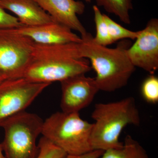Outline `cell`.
Returning <instances> with one entry per match:
<instances>
[{
    "label": "cell",
    "mask_w": 158,
    "mask_h": 158,
    "mask_svg": "<svg viewBox=\"0 0 158 158\" xmlns=\"http://www.w3.org/2000/svg\"><path fill=\"white\" fill-rule=\"evenodd\" d=\"M79 43H35L30 61L19 78L51 84L87 73L92 68L89 60L81 55Z\"/></svg>",
    "instance_id": "cell-1"
},
{
    "label": "cell",
    "mask_w": 158,
    "mask_h": 158,
    "mask_svg": "<svg viewBox=\"0 0 158 158\" xmlns=\"http://www.w3.org/2000/svg\"><path fill=\"white\" fill-rule=\"evenodd\" d=\"M81 37L79 50L96 73L94 79L99 90L113 92L126 86L135 69L127 55L130 40H122L116 48H110L98 44L88 32Z\"/></svg>",
    "instance_id": "cell-2"
},
{
    "label": "cell",
    "mask_w": 158,
    "mask_h": 158,
    "mask_svg": "<svg viewBox=\"0 0 158 158\" xmlns=\"http://www.w3.org/2000/svg\"><path fill=\"white\" fill-rule=\"evenodd\" d=\"M94 120L90 137L93 150L118 149L123 143L119 138L128 125L141 123L139 110L134 98L130 97L106 103L96 104L91 114Z\"/></svg>",
    "instance_id": "cell-3"
},
{
    "label": "cell",
    "mask_w": 158,
    "mask_h": 158,
    "mask_svg": "<svg viewBox=\"0 0 158 158\" xmlns=\"http://www.w3.org/2000/svg\"><path fill=\"white\" fill-rule=\"evenodd\" d=\"M92 126L79 113L62 111L44 121L41 134L67 155H80L93 151L90 143Z\"/></svg>",
    "instance_id": "cell-4"
},
{
    "label": "cell",
    "mask_w": 158,
    "mask_h": 158,
    "mask_svg": "<svg viewBox=\"0 0 158 158\" xmlns=\"http://www.w3.org/2000/svg\"><path fill=\"white\" fill-rule=\"evenodd\" d=\"M44 121L37 114L21 112L7 118L0 127L5 132L2 144L6 158H36V141L41 134Z\"/></svg>",
    "instance_id": "cell-5"
},
{
    "label": "cell",
    "mask_w": 158,
    "mask_h": 158,
    "mask_svg": "<svg viewBox=\"0 0 158 158\" xmlns=\"http://www.w3.org/2000/svg\"><path fill=\"white\" fill-rule=\"evenodd\" d=\"M50 85L23 78L6 79L0 83V125L7 118L25 111Z\"/></svg>",
    "instance_id": "cell-6"
},
{
    "label": "cell",
    "mask_w": 158,
    "mask_h": 158,
    "mask_svg": "<svg viewBox=\"0 0 158 158\" xmlns=\"http://www.w3.org/2000/svg\"><path fill=\"white\" fill-rule=\"evenodd\" d=\"M35 43L10 29L0 30V73L7 79L19 78L30 61Z\"/></svg>",
    "instance_id": "cell-7"
},
{
    "label": "cell",
    "mask_w": 158,
    "mask_h": 158,
    "mask_svg": "<svg viewBox=\"0 0 158 158\" xmlns=\"http://www.w3.org/2000/svg\"><path fill=\"white\" fill-rule=\"evenodd\" d=\"M127 55L133 65L154 74L158 69V19L148 21L132 45Z\"/></svg>",
    "instance_id": "cell-8"
},
{
    "label": "cell",
    "mask_w": 158,
    "mask_h": 158,
    "mask_svg": "<svg viewBox=\"0 0 158 158\" xmlns=\"http://www.w3.org/2000/svg\"><path fill=\"white\" fill-rule=\"evenodd\" d=\"M62 112L79 113L93 101L99 90L94 78L85 74L71 77L60 82Z\"/></svg>",
    "instance_id": "cell-9"
},
{
    "label": "cell",
    "mask_w": 158,
    "mask_h": 158,
    "mask_svg": "<svg viewBox=\"0 0 158 158\" xmlns=\"http://www.w3.org/2000/svg\"><path fill=\"white\" fill-rule=\"evenodd\" d=\"M12 32L32 40L35 43L55 44L80 43L81 38L66 26L56 22L37 26L22 25Z\"/></svg>",
    "instance_id": "cell-10"
},
{
    "label": "cell",
    "mask_w": 158,
    "mask_h": 158,
    "mask_svg": "<svg viewBox=\"0 0 158 158\" xmlns=\"http://www.w3.org/2000/svg\"><path fill=\"white\" fill-rule=\"evenodd\" d=\"M51 16L54 21L79 32L81 36L87 31L78 17L83 14L85 6L81 1L75 0H35Z\"/></svg>",
    "instance_id": "cell-11"
},
{
    "label": "cell",
    "mask_w": 158,
    "mask_h": 158,
    "mask_svg": "<svg viewBox=\"0 0 158 158\" xmlns=\"http://www.w3.org/2000/svg\"><path fill=\"white\" fill-rule=\"evenodd\" d=\"M0 6L15 14L23 25H40L55 22L35 0H0Z\"/></svg>",
    "instance_id": "cell-12"
},
{
    "label": "cell",
    "mask_w": 158,
    "mask_h": 158,
    "mask_svg": "<svg viewBox=\"0 0 158 158\" xmlns=\"http://www.w3.org/2000/svg\"><path fill=\"white\" fill-rule=\"evenodd\" d=\"M100 158H149L146 150L130 135L124 139L122 147L105 151Z\"/></svg>",
    "instance_id": "cell-13"
},
{
    "label": "cell",
    "mask_w": 158,
    "mask_h": 158,
    "mask_svg": "<svg viewBox=\"0 0 158 158\" xmlns=\"http://www.w3.org/2000/svg\"><path fill=\"white\" fill-rule=\"evenodd\" d=\"M98 7H102L108 13L115 15L126 24L131 23L130 12L133 9L132 0H95Z\"/></svg>",
    "instance_id": "cell-14"
},
{
    "label": "cell",
    "mask_w": 158,
    "mask_h": 158,
    "mask_svg": "<svg viewBox=\"0 0 158 158\" xmlns=\"http://www.w3.org/2000/svg\"><path fill=\"white\" fill-rule=\"evenodd\" d=\"M96 35L94 37L95 42L99 45L107 46L113 43L109 34L108 27L99 8L96 5L93 6Z\"/></svg>",
    "instance_id": "cell-15"
},
{
    "label": "cell",
    "mask_w": 158,
    "mask_h": 158,
    "mask_svg": "<svg viewBox=\"0 0 158 158\" xmlns=\"http://www.w3.org/2000/svg\"><path fill=\"white\" fill-rule=\"evenodd\" d=\"M103 16L107 26L109 34L113 43L124 40H135L140 34V31H130L117 23L107 15L103 14Z\"/></svg>",
    "instance_id": "cell-16"
},
{
    "label": "cell",
    "mask_w": 158,
    "mask_h": 158,
    "mask_svg": "<svg viewBox=\"0 0 158 158\" xmlns=\"http://www.w3.org/2000/svg\"><path fill=\"white\" fill-rule=\"evenodd\" d=\"M142 98L147 102L155 104L158 102V78L150 74L142 82L141 87Z\"/></svg>",
    "instance_id": "cell-17"
},
{
    "label": "cell",
    "mask_w": 158,
    "mask_h": 158,
    "mask_svg": "<svg viewBox=\"0 0 158 158\" xmlns=\"http://www.w3.org/2000/svg\"><path fill=\"white\" fill-rule=\"evenodd\" d=\"M39 152L36 158H64L66 153L47 138H40L38 143Z\"/></svg>",
    "instance_id": "cell-18"
},
{
    "label": "cell",
    "mask_w": 158,
    "mask_h": 158,
    "mask_svg": "<svg viewBox=\"0 0 158 158\" xmlns=\"http://www.w3.org/2000/svg\"><path fill=\"white\" fill-rule=\"evenodd\" d=\"M22 25L17 18L6 12L0 6V30L15 28Z\"/></svg>",
    "instance_id": "cell-19"
},
{
    "label": "cell",
    "mask_w": 158,
    "mask_h": 158,
    "mask_svg": "<svg viewBox=\"0 0 158 158\" xmlns=\"http://www.w3.org/2000/svg\"><path fill=\"white\" fill-rule=\"evenodd\" d=\"M103 152L102 150H93L80 155H67L64 158H100Z\"/></svg>",
    "instance_id": "cell-20"
},
{
    "label": "cell",
    "mask_w": 158,
    "mask_h": 158,
    "mask_svg": "<svg viewBox=\"0 0 158 158\" xmlns=\"http://www.w3.org/2000/svg\"><path fill=\"white\" fill-rule=\"evenodd\" d=\"M7 78L5 76H4L3 74L0 73V83H2V82H3V81H5V80H6Z\"/></svg>",
    "instance_id": "cell-21"
},
{
    "label": "cell",
    "mask_w": 158,
    "mask_h": 158,
    "mask_svg": "<svg viewBox=\"0 0 158 158\" xmlns=\"http://www.w3.org/2000/svg\"><path fill=\"white\" fill-rule=\"evenodd\" d=\"M3 151L2 144H0V158H6V156H5L3 155Z\"/></svg>",
    "instance_id": "cell-22"
},
{
    "label": "cell",
    "mask_w": 158,
    "mask_h": 158,
    "mask_svg": "<svg viewBox=\"0 0 158 158\" xmlns=\"http://www.w3.org/2000/svg\"><path fill=\"white\" fill-rule=\"evenodd\" d=\"M85 2H87L90 3L91 2V0H85Z\"/></svg>",
    "instance_id": "cell-23"
}]
</instances>
